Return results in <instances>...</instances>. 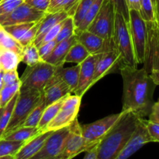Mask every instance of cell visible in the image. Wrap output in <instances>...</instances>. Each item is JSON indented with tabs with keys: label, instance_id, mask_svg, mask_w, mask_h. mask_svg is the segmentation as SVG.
<instances>
[{
	"label": "cell",
	"instance_id": "obj_1",
	"mask_svg": "<svg viewBox=\"0 0 159 159\" xmlns=\"http://www.w3.org/2000/svg\"><path fill=\"white\" fill-rule=\"evenodd\" d=\"M123 79L122 111H130L141 118L148 116L154 103L157 85L144 68L123 65L120 68Z\"/></svg>",
	"mask_w": 159,
	"mask_h": 159
},
{
	"label": "cell",
	"instance_id": "obj_2",
	"mask_svg": "<svg viewBox=\"0 0 159 159\" xmlns=\"http://www.w3.org/2000/svg\"><path fill=\"white\" fill-rule=\"evenodd\" d=\"M122 116L97 145L96 159H115L124 148L141 118L130 111H122Z\"/></svg>",
	"mask_w": 159,
	"mask_h": 159
},
{
	"label": "cell",
	"instance_id": "obj_3",
	"mask_svg": "<svg viewBox=\"0 0 159 159\" xmlns=\"http://www.w3.org/2000/svg\"><path fill=\"white\" fill-rule=\"evenodd\" d=\"M42 93L43 92L34 89L20 90L10 120L2 138L9 132L23 126L30 113L38 103L41 98Z\"/></svg>",
	"mask_w": 159,
	"mask_h": 159
},
{
	"label": "cell",
	"instance_id": "obj_4",
	"mask_svg": "<svg viewBox=\"0 0 159 159\" xmlns=\"http://www.w3.org/2000/svg\"><path fill=\"white\" fill-rule=\"evenodd\" d=\"M113 40L116 49L122 59L123 65L138 67L130 37L128 23L122 15L116 12Z\"/></svg>",
	"mask_w": 159,
	"mask_h": 159
},
{
	"label": "cell",
	"instance_id": "obj_5",
	"mask_svg": "<svg viewBox=\"0 0 159 159\" xmlns=\"http://www.w3.org/2000/svg\"><path fill=\"white\" fill-rule=\"evenodd\" d=\"M56 68L43 61L32 66H27L20 79L21 82L20 90L34 89L43 92Z\"/></svg>",
	"mask_w": 159,
	"mask_h": 159
},
{
	"label": "cell",
	"instance_id": "obj_6",
	"mask_svg": "<svg viewBox=\"0 0 159 159\" xmlns=\"http://www.w3.org/2000/svg\"><path fill=\"white\" fill-rule=\"evenodd\" d=\"M114 6L110 0H104L98 13L89 25L90 32L99 36L106 40H113L115 23Z\"/></svg>",
	"mask_w": 159,
	"mask_h": 159
},
{
	"label": "cell",
	"instance_id": "obj_7",
	"mask_svg": "<svg viewBox=\"0 0 159 159\" xmlns=\"http://www.w3.org/2000/svg\"><path fill=\"white\" fill-rule=\"evenodd\" d=\"M82 98L76 95L67 96L57 115L41 131H54L69 127L78 118Z\"/></svg>",
	"mask_w": 159,
	"mask_h": 159
},
{
	"label": "cell",
	"instance_id": "obj_8",
	"mask_svg": "<svg viewBox=\"0 0 159 159\" xmlns=\"http://www.w3.org/2000/svg\"><path fill=\"white\" fill-rule=\"evenodd\" d=\"M123 112L109 115L106 117L88 124L81 125L82 134L85 141L86 151L95 147L115 125L122 116Z\"/></svg>",
	"mask_w": 159,
	"mask_h": 159
},
{
	"label": "cell",
	"instance_id": "obj_9",
	"mask_svg": "<svg viewBox=\"0 0 159 159\" xmlns=\"http://www.w3.org/2000/svg\"><path fill=\"white\" fill-rule=\"evenodd\" d=\"M130 20L129 29L133 43L134 51L138 65L144 64L145 60L146 44H147V29L145 22L143 20L139 12L134 9L129 10Z\"/></svg>",
	"mask_w": 159,
	"mask_h": 159
},
{
	"label": "cell",
	"instance_id": "obj_10",
	"mask_svg": "<svg viewBox=\"0 0 159 159\" xmlns=\"http://www.w3.org/2000/svg\"><path fill=\"white\" fill-rule=\"evenodd\" d=\"M70 132V126L54 130L51 134L43 147L30 159H57L63 151Z\"/></svg>",
	"mask_w": 159,
	"mask_h": 159
},
{
	"label": "cell",
	"instance_id": "obj_11",
	"mask_svg": "<svg viewBox=\"0 0 159 159\" xmlns=\"http://www.w3.org/2000/svg\"><path fill=\"white\" fill-rule=\"evenodd\" d=\"M46 13L34 9L23 2L12 12L0 16V25L6 26L20 23H35L40 21Z\"/></svg>",
	"mask_w": 159,
	"mask_h": 159
},
{
	"label": "cell",
	"instance_id": "obj_12",
	"mask_svg": "<svg viewBox=\"0 0 159 159\" xmlns=\"http://www.w3.org/2000/svg\"><path fill=\"white\" fill-rule=\"evenodd\" d=\"M122 65V59L116 48L101 54L100 57L96 63L91 86L107 75L120 70Z\"/></svg>",
	"mask_w": 159,
	"mask_h": 159
},
{
	"label": "cell",
	"instance_id": "obj_13",
	"mask_svg": "<svg viewBox=\"0 0 159 159\" xmlns=\"http://www.w3.org/2000/svg\"><path fill=\"white\" fill-rule=\"evenodd\" d=\"M86 152L85 141L78 118L70 125V132L61 154L57 159H72L79 154Z\"/></svg>",
	"mask_w": 159,
	"mask_h": 159
},
{
	"label": "cell",
	"instance_id": "obj_14",
	"mask_svg": "<svg viewBox=\"0 0 159 159\" xmlns=\"http://www.w3.org/2000/svg\"><path fill=\"white\" fill-rule=\"evenodd\" d=\"M145 120L144 118H141L134 133L115 159H128L144 144L152 142L146 127Z\"/></svg>",
	"mask_w": 159,
	"mask_h": 159
},
{
	"label": "cell",
	"instance_id": "obj_15",
	"mask_svg": "<svg viewBox=\"0 0 159 159\" xmlns=\"http://www.w3.org/2000/svg\"><path fill=\"white\" fill-rule=\"evenodd\" d=\"M76 37L77 41L87 50L90 55L102 54L116 48L113 40L111 41L106 40L102 37L90 32L88 30L82 31L76 35Z\"/></svg>",
	"mask_w": 159,
	"mask_h": 159
},
{
	"label": "cell",
	"instance_id": "obj_16",
	"mask_svg": "<svg viewBox=\"0 0 159 159\" xmlns=\"http://www.w3.org/2000/svg\"><path fill=\"white\" fill-rule=\"evenodd\" d=\"M101 54H92L85 61L79 64L80 71L78 85L74 91L75 95L82 97L85 93L91 88V82L94 75L96 63L100 57Z\"/></svg>",
	"mask_w": 159,
	"mask_h": 159
},
{
	"label": "cell",
	"instance_id": "obj_17",
	"mask_svg": "<svg viewBox=\"0 0 159 159\" xmlns=\"http://www.w3.org/2000/svg\"><path fill=\"white\" fill-rule=\"evenodd\" d=\"M53 131H40L37 134L24 142L23 145L14 155V159H30L43 147L48 137Z\"/></svg>",
	"mask_w": 159,
	"mask_h": 159
},
{
	"label": "cell",
	"instance_id": "obj_18",
	"mask_svg": "<svg viewBox=\"0 0 159 159\" xmlns=\"http://www.w3.org/2000/svg\"><path fill=\"white\" fill-rule=\"evenodd\" d=\"M79 71H80L79 65L74 67H70V68H63V67L57 68L55 72L54 73L52 78L50 79L47 85H51V84L61 81V82H65L69 87L71 93H74L79 82Z\"/></svg>",
	"mask_w": 159,
	"mask_h": 159
},
{
	"label": "cell",
	"instance_id": "obj_19",
	"mask_svg": "<svg viewBox=\"0 0 159 159\" xmlns=\"http://www.w3.org/2000/svg\"><path fill=\"white\" fill-rule=\"evenodd\" d=\"M76 42H77V37L76 35H74L67 40L57 43L55 48H54L51 54L47 58H45L43 61L47 62L56 68L63 67L65 64V58L68 51Z\"/></svg>",
	"mask_w": 159,
	"mask_h": 159
},
{
	"label": "cell",
	"instance_id": "obj_20",
	"mask_svg": "<svg viewBox=\"0 0 159 159\" xmlns=\"http://www.w3.org/2000/svg\"><path fill=\"white\" fill-rule=\"evenodd\" d=\"M68 16H70L65 12H47L46 15L42 18L40 21V26L36 34V37L32 43L37 47L44 34L49 30H51L56 24L65 20Z\"/></svg>",
	"mask_w": 159,
	"mask_h": 159
},
{
	"label": "cell",
	"instance_id": "obj_21",
	"mask_svg": "<svg viewBox=\"0 0 159 159\" xmlns=\"http://www.w3.org/2000/svg\"><path fill=\"white\" fill-rule=\"evenodd\" d=\"M71 91L69 87L65 82H61V81L51 84V85H47L43 90L46 107L68 96L71 94Z\"/></svg>",
	"mask_w": 159,
	"mask_h": 159
},
{
	"label": "cell",
	"instance_id": "obj_22",
	"mask_svg": "<svg viewBox=\"0 0 159 159\" xmlns=\"http://www.w3.org/2000/svg\"><path fill=\"white\" fill-rule=\"evenodd\" d=\"M144 67L150 74L152 71H159V34L155 40L146 46Z\"/></svg>",
	"mask_w": 159,
	"mask_h": 159
},
{
	"label": "cell",
	"instance_id": "obj_23",
	"mask_svg": "<svg viewBox=\"0 0 159 159\" xmlns=\"http://www.w3.org/2000/svg\"><path fill=\"white\" fill-rule=\"evenodd\" d=\"M20 62V54L10 50L0 48V71L17 70Z\"/></svg>",
	"mask_w": 159,
	"mask_h": 159
},
{
	"label": "cell",
	"instance_id": "obj_24",
	"mask_svg": "<svg viewBox=\"0 0 159 159\" xmlns=\"http://www.w3.org/2000/svg\"><path fill=\"white\" fill-rule=\"evenodd\" d=\"M39 132H40V130L37 127L21 126V127L13 130L12 131L9 132L8 134L3 137L2 138L8 140V141L26 142L31 138L37 134Z\"/></svg>",
	"mask_w": 159,
	"mask_h": 159
},
{
	"label": "cell",
	"instance_id": "obj_25",
	"mask_svg": "<svg viewBox=\"0 0 159 159\" xmlns=\"http://www.w3.org/2000/svg\"><path fill=\"white\" fill-rule=\"evenodd\" d=\"M80 0H51L47 12H67L73 16Z\"/></svg>",
	"mask_w": 159,
	"mask_h": 159
},
{
	"label": "cell",
	"instance_id": "obj_26",
	"mask_svg": "<svg viewBox=\"0 0 159 159\" xmlns=\"http://www.w3.org/2000/svg\"><path fill=\"white\" fill-rule=\"evenodd\" d=\"M89 55V53L87 51V50L77 41L68 51L65 58V63H75L79 65Z\"/></svg>",
	"mask_w": 159,
	"mask_h": 159
},
{
	"label": "cell",
	"instance_id": "obj_27",
	"mask_svg": "<svg viewBox=\"0 0 159 159\" xmlns=\"http://www.w3.org/2000/svg\"><path fill=\"white\" fill-rule=\"evenodd\" d=\"M65 97H66V96H65ZM65 97L62 98V99L54 102V103L46 107L43 114H42L40 123H39L38 126H37V128L40 130V131L43 130V128H44V127H46L53 119H54V116L57 115V112L60 110L61 107Z\"/></svg>",
	"mask_w": 159,
	"mask_h": 159
},
{
	"label": "cell",
	"instance_id": "obj_28",
	"mask_svg": "<svg viewBox=\"0 0 159 159\" xmlns=\"http://www.w3.org/2000/svg\"><path fill=\"white\" fill-rule=\"evenodd\" d=\"M21 62L26 64L27 66H32L41 61L38 53V48L33 43L23 47L20 54Z\"/></svg>",
	"mask_w": 159,
	"mask_h": 159
},
{
	"label": "cell",
	"instance_id": "obj_29",
	"mask_svg": "<svg viewBox=\"0 0 159 159\" xmlns=\"http://www.w3.org/2000/svg\"><path fill=\"white\" fill-rule=\"evenodd\" d=\"M45 108H46V103H45V99L44 97H43V94L42 93L41 98L39 100L38 103L33 109L32 111L30 113L29 116H27V118L26 119L23 126H25V127H37Z\"/></svg>",
	"mask_w": 159,
	"mask_h": 159
},
{
	"label": "cell",
	"instance_id": "obj_30",
	"mask_svg": "<svg viewBox=\"0 0 159 159\" xmlns=\"http://www.w3.org/2000/svg\"><path fill=\"white\" fill-rule=\"evenodd\" d=\"M19 93L15 95L13 98L6 104L5 107H3L2 112L1 116H0V139L2 137L8 124H9V120H10L11 116H12V111H13L14 106H15L16 99L18 98Z\"/></svg>",
	"mask_w": 159,
	"mask_h": 159
},
{
	"label": "cell",
	"instance_id": "obj_31",
	"mask_svg": "<svg viewBox=\"0 0 159 159\" xmlns=\"http://www.w3.org/2000/svg\"><path fill=\"white\" fill-rule=\"evenodd\" d=\"M75 24L72 16H68L62 23L61 28L55 39V41L59 43L61 41L67 40L72 36L75 35Z\"/></svg>",
	"mask_w": 159,
	"mask_h": 159
},
{
	"label": "cell",
	"instance_id": "obj_32",
	"mask_svg": "<svg viewBox=\"0 0 159 159\" xmlns=\"http://www.w3.org/2000/svg\"><path fill=\"white\" fill-rule=\"evenodd\" d=\"M35 23H20V24L10 25V26H2L4 30L6 33L12 36L13 38H15L17 41H20V39L28 32L31 27L34 26Z\"/></svg>",
	"mask_w": 159,
	"mask_h": 159
},
{
	"label": "cell",
	"instance_id": "obj_33",
	"mask_svg": "<svg viewBox=\"0 0 159 159\" xmlns=\"http://www.w3.org/2000/svg\"><path fill=\"white\" fill-rule=\"evenodd\" d=\"M138 12L145 23L156 22L153 0H141Z\"/></svg>",
	"mask_w": 159,
	"mask_h": 159
},
{
	"label": "cell",
	"instance_id": "obj_34",
	"mask_svg": "<svg viewBox=\"0 0 159 159\" xmlns=\"http://www.w3.org/2000/svg\"><path fill=\"white\" fill-rule=\"evenodd\" d=\"M0 48L10 50V51H15L17 54H20L23 47L3 29V31L0 35Z\"/></svg>",
	"mask_w": 159,
	"mask_h": 159
},
{
	"label": "cell",
	"instance_id": "obj_35",
	"mask_svg": "<svg viewBox=\"0 0 159 159\" xmlns=\"http://www.w3.org/2000/svg\"><path fill=\"white\" fill-rule=\"evenodd\" d=\"M21 82H18L11 85L3 86L0 90V107L3 108L20 92Z\"/></svg>",
	"mask_w": 159,
	"mask_h": 159
},
{
	"label": "cell",
	"instance_id": "obj_36",
	"mask_svg": "<svg viewBox=\"0 0 159 159\" xmlns=\"http://www.w3.org/2000/svg\"><path fill=\"white\" fill-rule=\"evenodd\" d=\"M24 142H19V141H8L6 139H0V157L7 156V155H14L16 154L23 145Z\"/></svg>",
	"mask_w": 159,
	"mask_h": 159
},
{
	"label": "cell",
	"instance_id": "obj_37",
	"mask_svg": "<svg viewBox=\"0 0 159 159\" xmlns=\"http://www.w3.org/2000/svg\"><path fill=\"white\" fill-rule=\"evenodd\" d=\"M93 2V0H80L79 1L77 9H76L75 12L74 16H72L76 28L82 23V21L83 20L85 16L86 15L87 12L89 11Z\"/></svg>",
	"mask_w": 159,
	"mask_h": 159
},
{
	"label": "cell",
	"instance_id": "obj_38",
	"mask_svg": "<svg viewBox=\"0 0 159 159\" xmlns=\"http://www.w3.org/2000/svg\"><path fill=\"white\" fill-rule=\"evenodd\" d=\"M23 2L24 0H0V16L12 12Z\"/></svg>",
	"mask_w": 159,
	"mask_h": 159
},
{
	"label": "cell",
	"instance_id": "obj_39",
	"mask_svg": "<svg viewBox=\"0 0 159 159\" xmlns=\"http://www.w3.org/2000/svg\"><path fill=\"white\" fill-rule=\"evenodd\" d=\"M113 3L114 6L115 12L120 13L123 16L124 20L129 23L130 20V14H129V9L127 7L126 0H110Z\"/></svg>",
	"mask_w": 159,
	"mask_h": 159
},
{
	"label": "cell",
	"instance_id": "obj_40",
	"mask_svg": "<svg viewBox=\"0 0 159 159\" xmlns=\"http://www.w3.org/2000/svg\"><path fill=\"white\" fill-rule=\"evenodd\" d=\"M63 21L61 22V23H57V24H56L55 26H53L51 30H48V32L44 34V36L43 37L42 40H40V42L39 43V44L37 45V47H39L40 45L43 44V43H48V42L51 41V40H55L56 37H57V34H58L59 31H60L61 28Z\"/></svg>",
	"mask_w": 159,
	"mask_h": 159
},
{
	"label": "cell",
	"instance_id": "obj_41",
	"mask_svg": "<svg viewBox=\"0 0 159 159\" xmlns=\"http://www.w3.org/2000/svg\"><path fill=\"white\" fill-rule=\"evenodd\" d=\"M56 44H57V42L55 40H51V41L43 43V44L37 47L39 55H40L42 61L44 60L45 58H47L51 54V53L52 52L54 48H55Z\"/></svg>",
	"mask_w": 159,
	"mask_h": 159
},
{
	"label": "cell",
	"instance_id": "obj_42",
	"mask_svg": "<svg viewBox=\"0 0 159 159\" xmlns=\"http://www.w3.org/2000/svg\"><path fill=\"white\" fill-rule=\"evenodd\" d=\"M20 79L19 78L17 70H12V71H3L2 73V82L3 85H11L16 82H20Z\"/></svg>",
	"mask_w": 159,
	"mask_h": 159
},
{
	"label": "cell",
	"instance_id": "obj_43",
	"mask_svg": "<svg viewBox=\"0 0 159 159\" xmlns=\"http://www.w3.org/2000/svg\"><path fill=\"white\" fill-rule=\"evenodd\" d=\"M24 2L37 10L47 12L51 0H24Z\"/></svg>",
	"mask_w": 159,
	"mask_h": 159
},
{
	"label": "cell",
	"instance_id": "obj_44",
	"mask_svg": "<svg viewBox=\"0 0 159 159\" xmlns=\"http://www.w3.org/2000/svg\"><path fill=\"white\" fill-rule=\"evenodd\" d=\"M146 127L152 142H159V124L145 120Z\"/></svg>",
	"mask_w": 159,
	"mask_h": 159
},
{
	"label": "cell",
	"instance_id": "obj_45",
	"mask_svg": "<svg viewBox=\"0 0 159 159\" xmlns=\"http://www.w3.org/2000/svg\"><path fill=\"white\" fill-rule=\"evenodd\" d=\"M148 116L149 121L159 124V101L154 103L152 109V111H151Z\"/></svg>",
	"mask_w": 159,
	"mask_h": 159
},
{
	"label": "cell",
	"instance_id": "obj_46",
	"mask_svg": "<svg viewBox=\"0 0 159 159\" xmlns=\"http://www.w3.org/2000/svg\"><path fill=\"white\" fill-rule=\"evenodd\" d=\"M97 145L92 148L89 150L86 151L85 152L86 154H85L83 159H96L97 158Z\"/></svg>",
	"mask_w": 159,
	"mask_h": 159
},
{
	"label": "cell",
	"instance_id": "obj_47",
	"mask_svg": "<svg viewBox=\"0 0 159 159\" xmlns=\"http://www.w3.org/2000/svg\"><path fill=\"white\" fill-rule=\"evenodd\" d=\"M126 2H127V5L129 10L134 9V10L139 11L141 0H126Z\"/></svg>",
	"mask_w": 159,
	"mask_h": 159
},
{
	"label": "cell",
	"instance_id": "obj_48",
	"mask_svg": "<svg viewBox=\"0 0 159 159\" xmlns=\"http://www.w3.org/2000/svg\"><path fill=\"white\" fill-rule=\"evenodd\" d=\"M154 9H155V20H156L157 25L159 29V0H153Z\"/></svg>",
	"mask_w": 159,
	"mask_h": 159
},
{
	"label": "cell",
	"instance_id": "obj_49",
	"mask_svg": "<svg viewBox=\"0 0 159 159\" xmlns=\"http://www.w3.org/2000/svg\"><path fill=\"white\" fill-rule=\"evenodd\" d=\"M151 76H152V79L155 82V83L157 85H159V71H152L150 73ZM159 101V99H158Z\"/></svg>",
	"mask_w": 159,
	"mask_h": 159
},
{
	"label": "cell",
	"instance_id": "obj_50",
	"mask_svg": "<svg viewBox=\"0 0 159 159\" xmlns=\"http://www.w3.org/2000/svg\"><path fill=\"white\" fill-rule=\"evenodd\" d=\"M2 71H0V90L2 89V87L4 86L3 85V82H2Z\"/></svg>",
	"mask_w": 159,
	"mask_h": 159
},
{
	"label": "cell",
	"instance_id": "obj_51",
	"mask_svg": "<svg viewBox=\"0 0 159 159\" xmlns=\"http://www.w3.org/2000/svg\"><path fill=\"white\" fill-rule=\"evenodd\" d=\"M0 159H14V156H12V155L2 156V157H0Z\"/></svg>",
	"mask_w": 159,
	"mask_h": 159
},
{
	"label": "cell",
	"instance_id": "obj_52",
	"mask_svg": "<svg viewBox=\"0 0 159 159\" xmlns=\"http://www.w3.org/2000/svg\"><path fill=\"white\" fill-rule=\"evenodd\" d=\"M2 110H3V108L0 107V116H1V114H2Z\"/></svg>",
	"mask_w": 159,
	"mask_h": 159
},
{
	"label": "cell",
	"instance_id": "obj_53",
	"mask_svg": "<svg viewBox=\"0 0 159 159\" xmlns=\"http://www.w3.org/2000/svg\"><path fill=\"white\" fill-rule=\"evenodd\" d=\"M0 27H2V26H1V25H0Z\"/></svg>",
	"mask_w": 159,
	"mask_h": 159
}]
</instances>
